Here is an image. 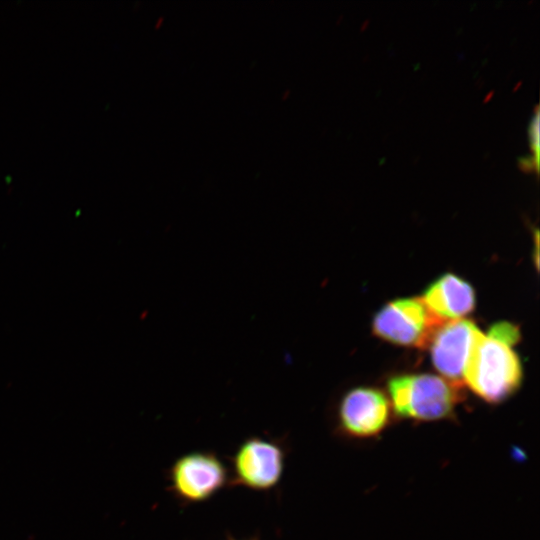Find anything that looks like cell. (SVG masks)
Returning a JSON list of instances; mask_svg holds the SVG:
<instances>
[{
    "instance_id": "cell-1",
    "label": "cell",
    "mask_w": 540,
    "mask_h": 540,
    "mask_svg": "<svg viewBox=\"0 0 540 540\" xmlns=\"http://www.w3.org/2000/svg\"><path fill=\"white\" fill-rule=\"evenodd\" d=\"M461 387L432 374H403L388 380L387 396L399 418L437 421L454 416L462 400Z\"/></svg>"
},
{
    "instance_id": "cell-2",
    "label": "cell",
    "mask_w": 540,
    "mask_h": 540,
    "mask_svg": "<svg viewBox=\"0 0 540 540\" xmlns=\"http://www.w3.org/2000/svg\"><path fill=\"white\" fill-rule=\"evenodd\" d=\"M522 368L512 348L481 333L470 354L464 384L481 399L500 403L519 387Z\"/></svg>"
},
{
    "instance_id": "cell-3",
    "label": "cell",
    "mask_w": 540,
    "mask_h": 540,
    "mask_svg": "<svg viewBox=\"0 0 540 540\" xmlns=\"http://www.w3.org/2000/svg\"><path fill=\"white\" fill-rule=\"evenodd\" d=\"M443 324L421 297L401 298L384 305L374 316L373 333L395 345L425 348Z\"/></svg>"
},
{
    "instance_id": "cell-4",
    "label": "cell",
    "mask_w": 540,
    "mask_h": 540,
    "mask_svg": "<svg viewBox=\"0 0 540 540\" xmlns=\"http://www.w3.org/2000/svg\"><path fill=\"white\" fill-rule=\"evenodd\" d=\"M169 489L184 504L209 500L230 482L225 464L211 451L178 457L168 470Z\"/></svg>"
},
{
    "instance_id": "cell-5",
    "label": "cell",
    "mask_w": 540,
    "mask_h": 540,
    "mask_svg": "<svg viewBox=\"0 0 540 540\" xmlns=\"http://www.w3.org/2000/svg\"><path fill=\"white\" fill-rule=\"evenodd\" d=\"M284 447L258 436L245 439L231 458L230 482L254 491H268L280 482L285 466Z\"/></svg>"
},
{
    "instance_id": "cell-6",
    "label": "cell",
    "mask_w": 540,
    "mask_h": 540,
    "mask_svg": "<svg viewBox=\"0 0 540 540\" xmlns=\"http://www.w3.org/2000/svg\"><path fill=\"white\" fill-rule=\"evenodd\" d=\"M388 396L374 387H357L345 393L336 410L337 431L352 439L378 437L389 425Z\"/></svg>"
},
{
    "instance_id": "cell-7",
    "label": "cell",
    "mask_w": 540,
    "mask_h": 540,
    "mask_svg": "<svg viewBox=\"0 0 540 540\" xmlns=\"http://www.w3.org/2000/svg\"><path fill=\"white\" fill-rule=\"evenodd\" d=\"M482 331L473 321L457 319L441 324L428 346L431 360L443 378L462 386L465 369Z\"/></svg>"
},
{
    "instance_id": "cell-8",
    "label": "cell",
    "mask_w": 540,
    "mask_h": 540,
    "mask_svg": "<svg viewBox=\"0 0 540 540\" xmlns=\"http://www.w3.org/2000/svg\"><path fill=\"white\" fill-rule=\"evenodd\" d=\"M421 299L443 323L462 319L475 307L473 287L452 273H446L430 284Z\"/></svg>"
},
{
    "instance_id": "cell-9",
    "label": "cell",
    "mask_w": 540,
    "mask_h": 540,
    "mask_svg": "<svg viewBox=\"0 0 540 540\" xmlns=\"http://www.w3.org/2000/svg\"><path fill=\"white\" fill-rule=\"evenodd\" d=\"M488 336L508 345L516 344L520 339L519 329L508 322H499L491 327Z\"/></svg>"
},
{
    "instance_id": "cell-10",
    "label": "cell",
    "mask_w": 540,
    "mask_h": 540,
    "mask_svg": "<svg viewBox=\"0 0 540 540\" xmlns=\"http://www.w3.org/2000/svg\"><path fill=\"white\" fill-rule=\"evenodd\" d=\"M538 112L535 113V116L533 117L531 121L530 126V139H531V147L534 151L535 157L538 158V143H539V124H538Z\"/></svg>"
},
{
    "instance_id": "cell-11",
    "label": "cell",
    "mask_w": 540,
    "mask_h": 540,
    "mask_svg": "<svg viewBox=\"0 0 540 540\" xmlns=\"http://www.w3.org/2000/svg\"><path fill=\"white\" fill-rule=\"evenodd\" d=\"M227 540H239V539L228 538ZM245 540H254V539H245Z\"/></svg>"
}]
</instances>
